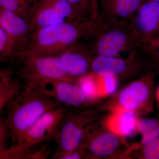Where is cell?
<instances>
[{
  "instance_id": "obj_1",
  "label": "cell",
  "mask_w": 159,
  "mask_h": 159,
  "mask_svg": "<svg viewBox=\"0 0 159 159\" xmlns=\"http://www.w3.org/2000/svg\"><path fill=\"white\" fill-rule=\"evenodd\" d=\"M96 19L66 21L37 30L31 34L16 61L25 56L57 57L81 39H86L93 29Z\"/></svg>"
},
{
  "instance_id": "obj_2",
  "label": "cell",
  "mask_w": 159,
  "mask_h": 159,
  "mask_svg": "<svg viewBox=\"0 0 159 159\" xmlns=\"http://www.w3.org/2000/svg\"><path fill=\"white\" fill-rule=\"evenodd\" d=\"M7 105L5 123L12 141L19 144L26 132L44 114L62 104L41 89L24 86Z\"/></svg>"
},
{
  "instance_id": "obj_3",
  "label": "cell",
  "mask_w": 159,
  "mask_h": 159,
  "mask_svg": "<svg viewBox=\"0 0 159 159\" xmlns=\"http://www.w3.org/2000/svg\"><path fill=\"white\" fill-rule=\"evenodd\" d=\"M86 43L93 57H118L124 51H136L141 44L131 19L116 23H104L97 17L95 26Z\"/></svg>"
},
{
  "instance_id": "obj_4",
  "label": "cell",
  "mask_w": 159,
  "mask_h": 159,
  "mask_svg": "<svg viewBox=\"0 0 159 159\" xmlns=\"http://www.w3.org/2000/svg\"><path fill=\"white\" fill-rule=\"evenodd\" d=\"M16 61L21 65L16 73L24 86L41 89L57 80L74 81L57 57L25 56Z\"/></svg>"
},
{
  "instance_id": "obj_5",
  "label": "cell",
  "mask_w": 159,
  "mask_h": 159,
  "mask_svg": "<svg viewBox=\"0 0 159 159\" xmlns=\"http://www.w3.org/2000/svg\"><path fill=\"white\" fill-rule=\"evenodd\" d=\"M66 111L65 105H62L44 114L26 132L20 143L11 146V159H33L32 147L51 140H57L61 122Z\"/></svg>"
},
{
  "instance_id": "obj_6",
  "label": "cell",
  "mask_w": 159,
  "mask_h": 159,
  "mask_svg": "<svg viewBox=\"0 0 159 159\" xmlns=\"http://www.w3.org/2000/svg\"><path fill=\"white\" fill-rule=\"evenodd\" d=\"M89 122V117L85 114L66 111L61 122L57 146L51 159H59L76 149L82 142L86 130L84 126Z\"/></svg>"
},
{
  "instance_id": "obj_7",
  "label": "cell",
  "mask_w": 159,
  "mask_h": 159,
  "mask_svg": "<svg viewBox=\"0 0 159 159\" xmlns=\"http://www.w3.org/2000/svg\"><path fill=\"white\" fill-rule=\"evenodd\" d=\"M0 25L8 34L9 61H16L31 37L28 21L13 12L2 9Z\"/></svg>"
},
{
  "instance_id": "obj_8",
  "label": "cell",
  "mask_w": 159,
  "mask_h": 159,
  "mask_svg": "<svg viewBox=\"0 0 159 159\" xmlns=\"http://www.w3.org/2000/svg\"><path fill=\"white\" fill-rule=\"evenodd\" d=\"M145 0H97V17L104 23L129 20Z\"/></svg>"
},
{
  "instance_id": "obj_9",
  "label": "cell",
  "mask_w": 159,
  "mask_h": 159,
  "mask_svg": "<svg viewBox=\"0 0 159 159\" xmlns=\"http://www.w3.org/2000/svg\"><path fill=\"white\" fill-rule=\"evenodd\" d=\"M131 21L141 44L159 33V1H144Z\"/></svg>"
},
{
  "instance_id": "obj_10",
  "label": "cell",
  "mask_w": 159,
  "mask_h": 159,
  "mask_svg": "<svg viewBox=\"0 0 159 159\" xmlns=\"http://www.w3.org/2000/svg\"><path fill=\"white\" fill-rule=\"evenodd\" d=\"M56 57L62 64L68 75L72 79L84 77L91 70L93 57L86 44L80 41Z\"/></svg>"
},
{
  "instance_id": "obj_11",
  "label": "cell",
  "mask_w": 159,
  "mask_h": 159,
  "mask_svg": "<svg viewBox=\"0 0 159 159\" xmlns=\"http://www.w3.org/2000/svg\"><path fill=\"white\" fill-rule=\"evenodd\" d=\"M43 88L45 93L61 104L78 107L85 104L89 97L74 81L60 80L51 82Z\"/></svg>"
},
{
  "instance_id": "obj_12",
  "label": "cell",
  "mask_w": 159,
  "mask_h": 159,
  "mask_svg": "<svg viewBox=\"0 0 159 159\" xmlns=\"http://www.w3.org/2000/svg\"><path fill=\"white\" fill-rule=\"evenodd\" d=\"M152 79V75L147 74L123 89L119 97V103L122 109L134 111L145 104L150 97Z\"/></svg>"
},
{
  "instance_id": "obj_13",
  "label": "cell",
  "mask_w": 159,
  "mask_h": 159,
  "mask_svg": "<svg viewBox=\"0 0 159 159\" xmlns=\"http://www.w3.org/2000/svg\"><path fill=\"white\" fill-rule=\"evenodd\" d=\"M67 20L57 14L46 0H34L28 20L31 36L37 30Z\"/></svg>"
},
{
  "instance_id": "obj_14",
  "label": "cell",
  "mask_w": 159,
  "mask_h": 159,
  "mask_svg": "<svg viewBox=\"0 0 159 159\" xmlns=\"http://www.w3.org/2000/svg\"><path fill=\"white\" fill-rule=\"evenodd\" d=\"M137 57V55L134 54H131L126 59L118 57L96 56L92 59L91 70L97 76L116 77L128 70Z\"/></svg>"
},
{
  "instance_id": "obj_15",
  "label": "cell",
  "mask_w": 159,
  "mask_h": 159,
  "mask_svg": "<svg viewBox=\"0 0 159 159\" xmlns=\"http://www.w3.org/2000/svg\"><path fill=\"white\" fill-rule=\"evenodd\" d=\"M21 81L13 70L0 68V111L22 89Z\"/></svg>"
},
{
  "instance_id": "obj_16",
  "label": "cell",
  "mask_w": 159,
  "mask_h": 159,
  "mask_svg": "<svg viewBox=\"0 0 159 159\" xmlns=\"http://www.w3.org/2000/svg\"><path fill=\"white\" fill-rule=\"evenodd\" d=\"M82 142L93 155L98 157L109 156L116 150L119 145L117 134L113 132L102 134L90 141L83 139Z\"/></svg>"
},
{
  "instance_id": "obj_17",
  "label": "cell",
  "mask_w": 159,
  "mask_h": 159,
  "mask_svg": "<svg viewBox=\"0 0 159 159\" xmlns=\"http://www.w3.org/2000/svg\"><path fill=\"white\" fill-rule=\"evenodd\" d=\"M138 120L134 111L122 109L110 119V128L114 133L122 136H128L137 129Z\"/></svg>"
},
{
  "instance_id": "obj_18",
  "label": "cell",
  "mask_w": 159,
  "mask_h": 159,
  "mask_svg": "<svg viewBox=\"0 0 159 159\" xmlns=\"http://www.w3.org/2000/svg\"><path fill=\"white\" fill-rule=\"evenodd\" d=\"M74 9L77 20H92L97 17V0H67Z\"/></svg>"
},
{
  "instance_id": "obj_19",
  "label": "cell",
  "mask_w": 159,
  "mask_h": 159,
  "mask_svg": "<svg viewBox=\"0 0 159 159\" xmlns=\"http://www.w3.org/2000/svg\"><path fill=\"white\" fill-rule=\"evenodd\" d=\"M137 129L142 134V144L145 145L159 137V120L143 119L138 120Z\"/></svg>"
},
{
  "instance_id": "obj_20",
  "label": "cell",
  "mask_w": 159,
  "mask_h": 159,
  "mask_svg": "<svg viewBox=\"0 0 159 159\" xmlns=\"http://www.w3.org/2000/svg\"><path fill=\"white\" fill-rule=\"evenodd\" d=\"M139 50L152 64L159 65V33L142 43Z\"/></svg>"
},
{
  "instance_id": "obj_21",
  "label": "cell",
  "mask_w": 159,
  "mask_h": 159,
  "mask_svg": "<svg viewBox=\"0 0 159 159\" xmlns=\"http://www.w3.org/2000/svg\"><path fill=\"white\" fill-rule=\"evenodd\" d=\"M61 16L68 21L76 19L73 7L67 0H46Z\"/></svg>"
},
{
  "instance_id": "obj_22",
  "label": "cell",
  "mask_w": 159,
  "mask_h": 159,
  "mask_svg": "<svg viewBox=\"0 0 159 159\" xmlns=\"http://www.w3.org/2000/svg\"><path fill=\"white\" fill-rule=\"evenodd\" d=\"M30 6H25L19 0H0V7L21 16L28 21Z\"/></svg>"
},
{
  "instance_id": "obj_23",
  "label": "cell",
  "mask_w": 159,
  "mask_h": 159,
  "mask_svg": "<svg viewBox=\"0 0 159 159\" xmlns=\"http://www.w3.org/2000/svg\"><path fill=\"white\" fill-rule=\"evenodd\" d=\"M11 134L5 123V118H0V159H11L10 147L8 140Z\"/></svg>"
},
{
  "instance_id": "obj_24",
  "label": "cell",
  "mask_w": 159,
  "mask_h": 159,
  "mask_svg": "<svg viewBox=\"0 0 159 159\" xmlns=\"http://www.w3.org/2000/svg\"><path fill=\"white\" fill-rule=\"evenodd\" d=\"M80 79V86L89 99L94 98L98 95V92L99 93L98 88L100 87L97 86L98 83H97L93 77L87 75Z\"/></svg>"
},
{
  "instance_id": "obj_25",
  "label": "cell",
  "mask_w": 159,
  "mask_h": 159,
  "mask_svg": "<svg viewBox=\"0 0 159 159\" xmlns=\"http://www.w3.org/2000/svg\"><path fill=\"white\" fill-rule=\"evenodd\" d=\"M142 157L145 159H159V137L143 145Z\"/></svg>"
},
{
  "instance_id": "obj_26",
  "label": "cell",
  "mask_w": 159,
  "mask_h": 159,
  "mask_svg": "<svg viewBox=\"0 0 159 159\" xmlns=\"http://www.w3.org/2000/svg\"><path fill=\"white\" fill-rule=\"evenodd\" d=\"M9 39L5 29L0 25V62L9 61L8 55Z\"/></svg>"
},
{
  "instance_id": "obj_27",
  "label": "cell",
  "mask_w": 159,
  "mask_h": 159,
  "mask_svg": "<svg viewBox=\"0 0 159 159\" xmlns=\"http://www.w3.org/2000/svg\"><path fill=\"white\" fill-rule=\"evenodd\" d=\"M99 83L102 86L103 92L106 94H113L117 89V78L114 76L101 77L98 76Z\"/></svg>"
},
{
  "instance_id": "obj_28",
  "label": "cell",
  "mask_w": 159,
  "mask_h": 159,
  "mask_svg": "<svg viewBox=\"0 0 159 159\" xmlns=\"http://www.w3.org/2000/svg\"><path fill=\"white\" fill-rule=\"evenodd\" d=\"M19 1L21 2V3L22 4L25 5V6H29L31 5L30 4H29L28 2H27V1H26V0H19Z\"/></svg>"
},
{
  "instance_id": "obj_29",
  "label": "cell",
  "mask_w": 159,
  "mask_h": 159,
  "mask_svg": "<svg viewBox=\"0 0 159 159\" xmlns=\"http://www.w3.org/2000/svg\"><path fill=\"white\" fill-rule=\"evenodd\" d=\"M26 1H27V2H28L29 4H30V5H31V3H32V2H33L34 0H26Z\"/></svg>"
},
{
  "instance_id": "obj_30",
  "label": "cell",
  "mask_w": 159,
  "mask_h": 159,
  "mask_svg": "<svg viewBox=\"0 0 159 159\" xmlns=\"http://www.w3.org/2000/svg\"><path fill=\"white\" fill-rule=\"evenodd\" d=\"M1 13H2V8L0 7V18H1Z\"/></svg>"
},
{
  "instance_id": "obj_31",
  "label": "cell",
  "mask_w": 159,
  "mask_h": 159,
  "mask_svg": "<svg viewBox=\"0 0 159 159\" xmlns=\"http://www.w3.org/2000/svg\"><path fill=\"white\" fill-rule=\"evenodd\" d=\"M158 99L159 100V88L158 90Z\"/></svg>"
},
{
  "instance_id": "obj_32",
  "label": "cell",
  "mask_w": 159,
  "mask_h": 159,
  "mask_svg": "<svg viewBox=\"0 0 159 159\" xmlns=\"http://www.w3.org/2000/svg\"><path fill=\"white\" fill-rule=\"evenodd\" d=\"M145 1H159V0H145Z\"/></svg>"
},
{
  "instance_id": "obj_33",
  "label": "cell",
  "mask_w": 159,
  "mask_h": 159,
  "mask_svg": "<svg viewBox=\"0 0 159 159\" xmlns=\"http://www.w3.org/2000/svg\"><path fill=\"white\" fill-rule=\"evenodd\" d=\"M158 66L159 67V65H158Z\"/></svg>"
}]
</instances>
